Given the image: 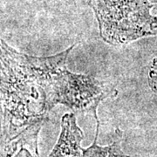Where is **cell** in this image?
Here are the masks:
<instances>
[{
    "mask_svg": "<svg viewBox=\"0 0 157 157\" xmlns=\"http://www.w3.org/2000/svg\"><path fill=\"white\" fill-rule=\"evenodd\" d=\"M75 45L49 57L23 54L1 39V142L45 124L57 105V80Z\"/></svg>",
    "mask_w": 157,
    "mask_h": 157,
    "instance_id": "cell-1",
    "label": "cell"
},
{
    "mask_svg": "<svg viewBox=\"0 0 157 157\" xmlns=\"http://www.w3.org/2000/svg\"><path fill=\"white\" fill-rule=\"evenodd\" d=\"M106 43L124 45L157 35V19L150 14L148 0H88Z\"/></svg>",
    "mask_w": 157,
    "mask_h": 157,
    "instance_id": "cell-2",
    "label": "cell"
},
{
    "mask_svg": "<svg viewBox=\"0 0 157 157\" xmlns=\"http://www.w3.org/2000/svg\"><path fill=\"white\" fill-rule=\"evenodd\" d=\"M117 94L113 85L91 75L71 73L67 67L62 70L57 80V105H64L74 113H91L95 120L98 119L99 104Z\"/></svg>",
    "mask_w": 157,
    "mask_h": 157,
    "instance_id": "cell-3",
    "label": "cell"
},
{
    "mask_svg": "<svg viewBox=\"0 0 157 157\" xmlns=\"http://www.w3.org/2000/svg\"><path fill=\"white\" fill-rule=\"evenodd\" d=\"M61 132L52 151L47 157H82V130L77 125L73 113H66L61 119Z\"/></svg>",
    "mask_w": 157,
    "mask_h": 157,
    "instance_id": "cell-4",
    "label": "cell"
},
{
    "mask_svg": "<svg viewBox=\"0 0 157 157\" xmlns=\"http://www.w3.org/2000/svg\"><path fill=\"white\" fill-rule=\"evenodd\" d=\"M43 125L29 127L11 140L2 143L1 157H40L38 140Z\"/></svg>",
    "mask_w": 157,
    "mask_h": 157,
    "instance_id": "cell-5",
    "label": "cell"
},
{
    "mask_svg": "<svg viewBox=\"0 0 157 157\" xmlns=\"http://www.w3.org/2000/svg\"><path fill=\"white\" fill-rule=\"evenodd\" d=\"M96 121V134L93 144L87 147L83 148L82 157H128L122 151L121 142H122V131L120 128H116L114 132V139L113 142L106 147H101L98 145L97 140L99 135L100 128V121Z\"/></svg>",
    "mask_w": 157,
    "mask_h": 157,
    "instance_id": "cell-6",
    "label": "cell"
}]
</instances>
